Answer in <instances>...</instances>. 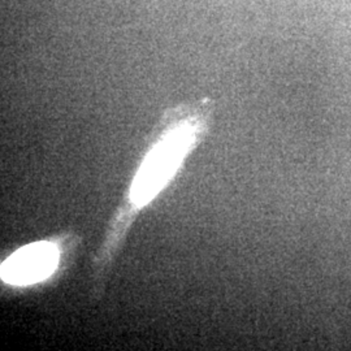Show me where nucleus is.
<instances>
[{
  "instance_id": "obj_1",
  "label": "nucleus",
  "mask_w": 351,
  "mask_h": 351,
  "mask_svg": "<svg viewBox=\"0 0 351 351\" xmlns=\"http://www.w3.org/2000/svg\"><path fill=\"white\" fill-rule=\"evenodd\" d=\"M202 129V121L189 117L176 124L152 149L141 165L130 189V203L142 208L152 201L175 175Z\"/></svg>"
},
{
  "instance_id": "obj_2",
  "label": "nucleus",
  "mask_w": 351,
  "mask_h": 351,
  "mask_svg": "<svg viewBox=\"0 0 351 351\" xmlns=\"http://www.w3.org/2000/svg\"><path fill=\"white\" fill-rule=\"evenodd\" d=\"M59 249L51 242L25 246L1 264V278L11 285H32L50 276L59 262Z\"/></svg>"
}]
</instances>
